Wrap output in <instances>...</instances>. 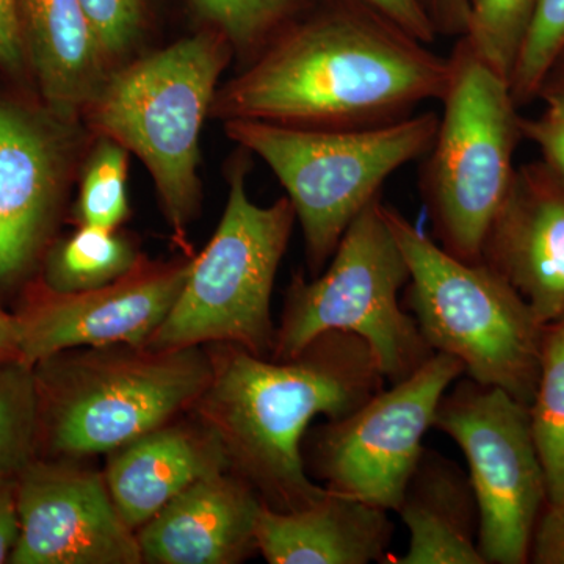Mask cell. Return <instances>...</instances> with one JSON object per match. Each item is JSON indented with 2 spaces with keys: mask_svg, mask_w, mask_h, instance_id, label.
I'll list each match as a JSON object with an SVG mask.
<instances>
[{
  "mask_svg": "<svg viewBox=\"0 0 564 564\" xmlns=\"http://www.w3.org/2000/svg\"><path fill=\"white\" fill-rule=\"evenodd\" d=\"M17 480H0V564L10 562L20 538Z\"/></svg>",
  "mask_w": 564,
  "mask_h": 564,
  "instance_id": "34",
  "label": "cell"
},
{
  "mask_svg": "<svg viewBox=\"0 0 564 564\" xmlns=\"http://www.w3.org/2000/svg\"><path fill=\"white\" fill-rule=\"evenodd\" d=\"M448 61L443 113L419 185L436 243L462 261L481 262L486 236L518 169L524 117L510 82L464 36Z\"/></svg>",
  "mask_w": 564,
  "mask_h": 564,
  "instance_id": "7",
  "label": "cell"
},
{
  "mask_svg": "<svg viewBox=\"0 0 564 564\" xmlns=\"http://www.w3.org/2000/svg\"><path fill=\"white\" fill-rule=\"evenodd\" d=\"M207 351L210 380L192 413L220 441L229 470L273 510H302L325 499L328 489L304 467V434L317 415L343 419L383 391L369 345L355 334L329 332L284 361L232 344L207 345Z\"/></svg>",
  "mask_w": 564,
  "mask_h": 564,
  "instance_id": "2",
  "label": "cell"
},
{
  "mask_svg": "<svg viewBox=\"0 0 564 564\" xmlns=\"http://www.w3.org/2000/svg\"><path fill=\"white\" fill-rule=\"evenodd\" d=\"M522 133L540 150L541 161L564 181V121L544 109L538 117L522 118Z\"/></svg>",
  "mask_w": 564,
  "mask_h": 564,
  "instance_id": "30",
  "label": "cell"
},
{
  "mask_svg": "<svg viewBox=\"0 0 564 564\" xmlns=\"http://www.w3.org/2000/svg\"><path fill=\"white\" fill-rule=\"evenodd\" d=\"M481 261L510 282L545 325L564 321V181L544 161L516 169Z\"/></svg>",
  "mask_w": 564,
  "mask_h": 564,
  "instance_id": "15",
  "label": "cell"
},
{
  "mask_svg": "<svg viewBox=\"0 0 564 564\" xmlns=\"http://www.w3.org/2000/svg\"><path fill=\"white\" fill-rule=\"evenodd\" d=\"M433 429L452 437L466 456L485 564L530 563L549 499L529 404L463 375L441 399Z\"/></svg>",
  "mask_w": 564,
  "mask_h": 564,
  "instance_id": "10",
  "label": "cell"
},
{
  "mask_svg": "<svg viewBox=\"0 0 564 564\" xmlns=\"http://www.w3.org/2000/svg\"><path fill=\"white\" fill-rule=\"evenodd\" d=\"M234 50L209 29L111 68L82 111L96 137L117 141L151 174L163 217L185 254L202 209L198 166L204 121Z\"/></svg>",
  "mask_w": 564,
  "mask_h": 564,
  "instance_id": "3",
  "label": "cell"
},
{
  "mask_svg": "<svg viewBox=\"0 0 564 564\" xmlns=\"http://www.w3.org/2000/svg\"><path fill=\"white\" fill-rule=\"evenodd\" d=\"M33 373L40 455L79 459L111 454L192 411L212 362L206 347L111 344L55 352Z\"/></svg>",
  "mask_w": 564,
  "mask_h": 564,
  "instance_id": "4",
  "label": "cell"
},
{
  "mask_svg": "<svg viewBox=\"0 0 564 564\" xmlns=\"http://www.w3.org/2000/svg\"><path fill=\"white\" fill-rule=\"evenodd\" d=\"M541 102L544 104L545 110L552 111L555 117L564 121V91L545 96V98L541 99Z\"/></svg>",
  "mask_w": 564,
  "mask_h": 564,
  "instance_id": "37",
  "label": "cell"
},
{
  "mask_svg": "<svg viewBox=\"0 0 564 564\" xmlns=\"http://www.w3.org/2000/svg\"><path fill=\"white\" fill-rule=\"evenodd\" d=\"M408 281L410 269L380 196L348 226L321 274L293 276L270 358L291 359L315 337L344 332L369 345L386 383L411 377L434 351L400 299Z\"/></svg>",
  "mask_w": 564,
  "mask_h": 564,
  "instance_id": "9",
  "label": "cell"
},
{
  "mask_svg": "<svg viewBox=\"0 0 564 564\" xmlns=\"http://www.w3.org/2000/svg\"><path fill=\"white\" fill-rule=\"evenodd\" d=\"M129 155L117 141L95 135L77 177L79 187L70 214L76 228L120 229L128 220Z\"/></svg>",
  "mask_w": 564,
  "mask_h": 564,
  "instance_id": "23",
  "label": "cell"
},
{
  "mask_svg": "<svg viewBox=\"0 0 564 564\" xmlns=\"http://www.w3.org/2000/svg\"><path fill=\"white\" fill-rule=\"evenodd\" d=\"M40 456V408L33 367L0 362V480H14Z\"/></svg>",
  "mask_w": 564,
  "mask_h": 564,
  "instance_id": "24",
  "label": "cell"
},
{
  "mask_svg": "<svg viewBox=\"0 0 564 564\" xmlns=\"http://www.w3.org/2000/svg\"><path fill=\"white\" fill-rule=\"evenodd\" d=\"M395 513L410 532V544L403 555H389L384 563L485 564L469 474L447 456L423 448Z\"/></svg>",
  "mask_w": 564,
  "mask_h": 564,
  "instance_id": "20",
  "label": "cell"
},
{
  "mask_svg": "<svg viewBox=\"0 0 564 564\" xmlns=\"http://www.w3.org/2000/svg\"><path fill=\"white\" fill-rule=\"evenodd\" d=\"M247 174V159H237L229 170L221 220L206 248L193 256L176 303L147 347L232 344L252 355L272 356V293L296 215L288 196L270 206L252 202Z\"/></svg>",
  "mask_w": 564,
  "mask_h": 564,
  "instance_id": "8",
  "label": "cell"
},
{
  "mask_svg": "<svg viewBox=\"0 0 564 564\" xmlns=\"http://www.w3.org/2000/svg\"><path fill=\"white\" fill-rule=\"evenodd\" d=\"M0 73L25 87L31 84L18 20V0H0Z\"/></svg>",
  "mask_w": 564,
  "mask_h": 564,
  "instance_id": "29",
  "label": "cell"
},
{
  "mask_svg": "<svg viewBox=\"0 0 564 564\" xmlns=\"http://www.w3.org/2000/svg\"><path fill=\"white\" fill-rule=\"evenodd\" d=\"M359 2L383 14L422 43H433L437 36L419 0H359Z\"/></svg>",
  "mask_w": 564,
  "mask_h": 564,
  "instance_id": "32",
  "label": "cell"
},
{
  "mask_svg": "<svg viewBox=\"0 0 564 564\" xmlns=\"http://www.w3.org/2000/svg\"><path fill=\"white\" fill-rule=\"evenodd\" d=\"M529 414L549 505H564V321L545 328L541 372Z\"/></svg>",
  "mask_w": 564,
  "mask_h": 564,
  "instance_id": "22",
  "label": "cell"
},
{
  "mask_svg": "<svg viewBox=\"0 0 564 564\" xmlns=\"http://www.w3.org/2000/svg\"><path fill=\"white\" fill-rule=\"evenodd\" d=\"M564 46V0H536L532 22L510 77L519 109L538 101L541 85Z\"/></svg>",
  "mask_w": 564,
  "mask_h": 564,
  "instance_id": "27",
  "label": "cell"
},
{
  "mask_svg": "<svg viewBox=\"0 0 564 564\" xmlns=\"http://www.w3.org/2000/svg\"><path fill=\"white\" fill-rule=\"evenodd\" d=\"M193 256L172 261L143 256L120 280L93 291L54 292L40 281L17 314L22 361L33 367L70 348L147 345L176 303Z\"/></svg>",
  "mask_w": 564,
  "mask_h": 564,
  "instance_id": "13",
  "label": "cell"
},
{
  "mask_svg": "<svg viewBox=\"0 0 564 564\" xmlns=\"http://www.w3.org/2000/svg\"><path fill=\"white\" fill-rule=\"evenodd\" d=\"M93 139L84 121L0 80V288L20 284L43 262Z\"/></svg>",
  "mask_w": 564,
  "mask_h": 564,
  "instance_id": "12",
  "label": "cell"
},
{
  "mask_svg": "<svg viewBox=\"0 0 564 564\" xmlns=\"http://www.w3.org/2000/svg\"><path fill=\"white\" fill-rule=\"evenodd\" d=\"M18 20L33 91L82 120L110 68L80 0H18Z\"/></svg>",
  "mask_w": 564,
  "mask_h": 564,
  "instance_id": "19",
  "label": "cell"
},
{
  "mask_svg": "<svg viewBox=\"0 0 564 564\" xmlns=\"http://www.w3.org/2000/svg\"><path fill=\"white\" fill-rule=\"evenodd\" d=\"M530 563L564 564V505H547L534 530Z\"/></svg>",
  "mask_w": 564,
  "mask_h": 564,
  "instance_id": "31",
  "label": "cell"
},
{
  "mask_svg": "<svg viewBox=\"0 0 564 564\" xmlns=\"http://www.w3.org/2000/svg\"><path fill=\"white\" fill-rule=\"evenodd\" d=\"M20 538L10 564H141L137 532L104 473L74 459H33L17 480Z\"/></svg>",
  "mask_w": 564,
  "mask_h": 564,
  "instance_id": "14",
  "label": "cell"
},
{
  "mask_svg": "<svg viewBox=\"0 0 564 564\" xmlns=\"http://www.w3.org/2000/svg\"><path fill=\"white\" fill-rule=\"evenodd\" d=\"M463 375L458 359L434 352L417 372L351 414L307 430L302 448L307 474L328 491L399 510L441 399Z\"/></svg>",
  "mask_w": 564,
  "mask_h": 564,
  "instance_id": "11",
  "label": "cell"
},
{
  "mask_svg": "<svg viewBox=\"0 0 564 564\" xmlns=\"http://www.w3.org/2000/svg\"><path fill=\"white\" fill-rule=\"evenodd\" d=\"M245 63L292 21L302 0H192Z\"/></svg>",
  "mask_w": 564,
  "mask_h": 564,
  "instance_id": "25",
  "label": "cell"
},
{
  "mask_svg": "<svg viewBox=\"0 0 564 564\" xmlns=\"http://www.w3.org/2000/svg\"><path fill=\"white\" fill-rule=\"evenodd\" d=\"M109 68L135 54L147 28L150 0H80Z\"/></svg>",
  "mask_w": 564,
  "mask_h": 564,
  "instance_id": "28",
  "label": "cell"
},
{
  "mask_svg": "<svg viewBox=\"0 0 564 564\" xmlns=\"http://www.w3.org/2000/svg\"><path fill=\"white\" fill-rule=\"evenodd\" d=\"M467 3L469 22L464 39L510 82L536 0H467Z\"/></svg>",
  "mask_w": 564,
  "mask_h": 564,
  "instance_id": "26",
  "label": "cell"
},
{
  "mask_svg": "<svg viewBox=\"0 0 564 564\" xmlns=\"http://www.w3.org/2000/svg\"><path fill=\"white\" fill-rule=\"evenodd\" d=\"M259 494L231 473L188 486L137 530L141 560L150 564H237L258 552Z\"/></svg>",
  "mask_w": 564,
  "mask_h": 564,
  "instance_id": "16",
  "label": "cell"
},
{
  "mask_svg": "<svg viewBox=\"0 0 564 564\" xmlns=\"http://www.w3.org/2000/svg\"><path fill=\"white\" fill-rule=\"evenodd\" d=\"M436 35H466L469 22V3L467 0H419Z\"/></svg>",
  "mask_w": 564,
  "mask_h": 564,
  "instance_id": "33",
  "label": "cell"
},
{
  "mask_svg": "<svg viewBox=\"0 0 564 564\" xmlns=\"http://www.w3.org/2000/svg\"><path fill=\"white\" fill-rule=\"evenodd\" d=\"M564 91V46L558 52L547 74H545L543 85L540 88V95H538V101L545 98L549 95H555V93Z\"/></svg>",
  "mask_w": 564,
  "mask_h": 564,
  "instance_id": "36",
  "label": "cell"
},
{
  "mask_svg": "<svg viewBox=\"0 0 564 564\" xmlns=\"http://www.w3.org/2000/svg\"><path fill=\"white\" fill-rule=\"evenodd\" d=\"M141 258L135 245L118 229L77 226L44 254L41 282L54 292L93 291L120 280Z\"/></svg>",
  "mask_w": 564,
  "mask_h": 564,
  "instance_id": "21",
  "label": "cell"
},
{
  "mask_svg": "<svg viewBox=\"0 0 564 564\" xmlns=\"http://www.w3.org/2000/svg\"><path fill=\"white\" fill-rule=\"evenodd\" d=\"M229 139L269 165L302 226L311 274L332 261L348 226L380 198L384 182L432 148L440 115L423 111L355 129L223 122Z\"/></svg>",
  "mask_w": 564,
  "mask_h": 564,
  "instance_id": "6",
  "label": "cell"
},
{
  "mask_svg": "<svg viewBox=\"0 0 564 564\" xmlns=\"http://www.w3.org/2000/svg\"><path fill=\"white\" fill-rule=\"evenodd\" d=\"M451 61L383 14L355 7L289 22L243 69L218 87L215 120L355 129L410 117L441 101Z\"/></svg>",
  "mask_w": 564,
  "mask_h": 564,
  "instance_id": "1",
  "label": "cell"
},
{
  "mask_svg": "<svg viewBox=\"0 0 564 564\" xmlns=\"http://www.w3.org/2000/svg\"><path fill=\"white\" fill-rule=\"evenodd\" d=\"M13 359H21L20 321L17 314L0 310V362Z\"/></svg>",
  "mask_w": 564,
  "mask_h": 564,
  "instance_id": "35",
  "label": "cell"
},
{
  "mask_svg": "<svg viewBox=\"0 0 564 564\" xmlns=\"http://www.w3.org/2000/svg\"><path fill=\"white\" fill-rule=\"evenodd\" d=\"M383 212L410 269L403 306L429 347L458 359L466 377L530 404L547 325L484 261H462L392 206Z\"/></svg>",
  "mask_w": 564,
  "mask_h": 564,
  "instance_id": "5",
  "label": "cell"
},
{
  "mask_svg": "<svg viewBox=\"0 0 564 564\" xmlns=\"http://www.w3.org/2000/svg\"><path fill=\"white\" fill-rule=\"evenodd\" d=\"M110 455L107 488L135 532L188 486L229 470L220 441L198 421L166 423Z\"/></svg>",
  "mask_w": 564,
  "mask_h": 564,
  "instance_id": "17",
  "label": "cell"
},
{
  "mask_svg": "<svg viewBox=\"0 0 564 564\" xmlns=\"http://www.w3.org/2000/svg\"><path fill=\"white\" fill-rule=\"evenodd\" d=\"M393 532L384 508L329 491L302 510L278 511L263 503L256 544L270 564L384 563Z\"/></svg>",
  "mask_w": 564,
  "mask_h": 564,
  "instance_id": "18",
  "label": "cell"
}]
</instances>
